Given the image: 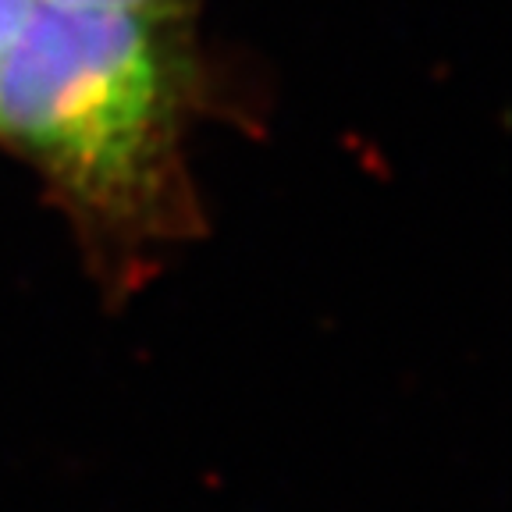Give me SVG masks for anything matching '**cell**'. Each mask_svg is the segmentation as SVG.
Wrapping results in <instances>:
<instances>
[{
	"label": "cell",
	"mask_w": 512,
	"mask_h": 512,
	"mask_svg": "<svg viewBox=\"0 0 512 512\" xmlns=\"http://www.w3.org/2000/svg\"><path fill=\"white\" fill-rule=\"evenodd\" d=\"M32 8H36V0H0V57L15 43V36L22 32Z\"/></svg>",
	"instance_id": "obj_3"
},
{
	"label": "cell",
	"mask_w": 512,
	"mask_h": 512,
	"mask_svg": "<svg viewBox=\"0 0 512 512\" xmlns=\"http://www.w3.org/2000/svg\"><path fill=\"white\" fill-rule=\"evenodd\" d=\"M210 89L196 18L36 0L0 57V146L40 171L114 292L200 235L189 132Z\"/></svg>",
	"instance_id": "obj_1"
},
{
	"label": "cell",
	"mask_w": 512,
	"mask_h": 512,
	"mask_svg": "<svg viewBox=\"0 0 512 512\" xmlns=\"http://www.w3.org/2000/svg\"><path fill=\"white\" fill-rule=\"evenodd\" d=\"M43 4H64V8H104V11H136V15L157 18H196L203 0H43Z\"/></svg>",
	"instance_id": "obj_2"
}]
</instances>
